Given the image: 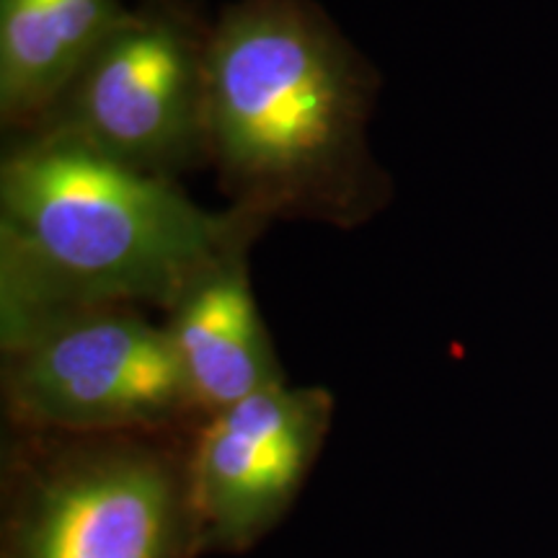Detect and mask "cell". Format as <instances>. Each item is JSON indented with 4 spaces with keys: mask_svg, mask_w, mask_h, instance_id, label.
<instances>
[{
    "mask_svg": "<svg viewBox=\"0 0 558 558\" xmlns=\"http://www.w3.org/2000/svg\"><path fill=\"white\" fill-rule=\"evenodd\" d=\"M163 329L184 369L194 409L207 416L284 383L251 290L248 251L202 275L166 311Z\"/></svg>",
    "mask_w": 558,
    "mask_h": 558,
    "instance_id": "52a82bcc",
    "label": "cell"
},
{
    "mask_svg": "<svg viewBox=\"0 0 558 558\" xmlns=\"http://www.w3.org/2000/svg\"><path fill=\"white\" fill-rule=\"evenodd\" d=\"M320 388H264L207 416L192 458V494L215 538L239 543L282 509L329 427Z\"/></svg>",
    "mask_w": 558,
    "mask_h": 558,
    "instance_id": "8992f818",
    "label": "cell"
},
{
    "mask_svg": "<svg viewBox=\"0 0 558 558\" xmlns=\"http://www.w3.org/2000/svg\"><path fill=\"white\" fill-rule=\"evenodd\" d=\"M177 509V478L150 445H83L34 494L21 558H171Z\"/></svg>",
    "mask_w": 558,
    "mask_h": 558,
    "instance_id": "5b68a950",
    "label": "cell"
},
{
    "mask_svg": "<svg viewBox=\"0 0 558 558\" xmlns=\"http://www.w3.org/2000/svg\"><path fill=\"white\" fill-rule=\"evenodd\" d=\"M269 226L207 209L62 132L11 137L0 163V333L11 352L83 311H169Z\"/></svg>",
    "mask_w": 558,
    "mask_h": 558,
    "instance_id": "7a4b0ae2",
    "label": "cell"
},
{
    "mask_svg": "<svg viewBox=\"0 0 558 558\" xmlns=\"http://www.w3.org/2000/svg\"><path fill=\"white\" fill-rule=\"evenodd\" d=\"M209 32L192 0H140L32 132L73 135L166 181L209 166Z\"/></svg>",
    "mask_w": 558,
    "mask_h": 558,
    "instance_id": "3957f363",
    "label": "cell"
},
{
    "mask_svg": "<svg viewBox=\"0 0 558 558\" xmlns=\"http://www.w3.org/2000/svg\"><path fill=\"white\" fill-rule=\"evenodd\" d=\"M5 354L13 409L37 427L150 429L194 409L169 331L140 308L73 313Z\"/></svg>",
    "mask_w": 558,
    "mask_h": 558,
    "instance_id": "277c9868",
    "label": "cell"
},
{
    "mask_svg": "<svg viewBox=\"0 0 558 558\" xmlns=\"http://www.w3.org/2000/svg\"><path fill=\"white\" fill-rule=\"evenodd\" d=\"M380 73L316 0H230L213 19L207 158L228 207L362 228L393 199L369 145Z\"/></svg>",
    "mask_w": 558,
    "mask_h": 558,
    "instance_id": "6da1fadb",
    "label": "cell"
},
{
    "mask_svg": "<svg viewBox=\"0 0 558 558\" xmlns=\"http://www.w3.org/2000/svg\"><path fill=\"white\" fill-rule=\"evenodd\" d=\"M128 11L122 0H0V122L11 137L39 128Z\"/></svg>",
    "mask_w": 558,
    "mask_h": 558,
    "instance_id": "ba28073f",
    "label": "cell"
}]
</instances>
